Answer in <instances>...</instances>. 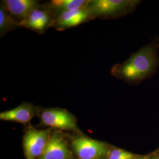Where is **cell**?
I'll list each match as a JSON object with an SVG mask.
<instances>
[{"label": "cell", "instance_id": "6da1fadb", "mask_svg": "<svg viewBox=\"0 0 159 159\" xmlns=\"http://www.w3.org/2000/svg\"><path fill=\"white\" fill-rule=\"evenodd\" d=\"M159 39L155 37L151 43L131 54L125 62L111 68V74L117 79L130 85H138L156 73L159 66Z\"/></svg>", "mask_w": 159, "mask_h": 159}, {"label": "cell", "instance_id": "7a4b0ae2", "mask_svg": "<svg viewBox=\"0 0 159 159\" xmlns=\"http://www.w3.org/2000/svg\"><path fill=\"white\" fill-rule=\"evenodd\" d=\"M141 2L139 0H89L87 8L94 18L117 19L133 13Z\"/></svg>", "mask_w": 159, "mask_h": 159}, {"label": "cell", "instance_id": "3957f363", "mask_svg": "<svg viewBox=\"0 0 159 159\" xmlns=\"http://www.w3.org/2000/svg\"><path fill=\"white\" fill-rule=\"evenodd\" d=\"M43 125L66 130L79 131L77 120L68 111L58 108L44 109L40 114Z\"/></svg>", "mask_w": 159, "mask_h": 159}, {"label": "cell", "instance_id": "277c9868", "mask_svg": "<svg viewBox=\"0 0 159 159\" xmlns=\"http://www.w3.org/2000/svg\"><path fill=\"white\" fill-rule=\"evenodd\" d=\"M50 136L51 133L49 129H29L23 139L24 152L27 159H39L43 153Z\"/></svg>", "mask_w": 159, "mask_h": 159}, {"label": "cell", "instance_id": "5b68a950", "mask_svg": "<svg viewBox=\"0 0 159 159\" xmlns=\"http://www.w3.org/2000/svg\"><path fill=\"white\" fill-rule=\"evenodd\" d=\"M72 144L80 159H96L107 153L104 143L86 137L75 138Z\"/></svg>", "mask_w": 159, "mask_h": 159}, {"label": "cell", "instance_id": "8992f818", "mask_svg": "<svg viewBox=\"0 0 159 159\" xmlns=\"http://www.w3.org/2000/svg\"><path fill=\"white\" fill-rule=\"evenodd\" d=\"M95 19L87 7L79 10L67 12L56 17L52 25V28L59 31L77 27L83 23Z\"/></svg>", "mask_w": 159, "mask_h": 159}, {"label": "cell", "instance_id": "52a82bcc", "mask_svg": "<svg viewBox=\"0 0 159 159\" xmlns=\"http://www.w3.org/2000/svg\"><path fill=\"white\" fill-rule=\"evenodd\" d=\"M54 20V18L50 12L41 6L32 12L25 20L20 22V25L21 27L42 34L52 27Z\"/></svg>", "mask_w": 159, "mask_h": 159}, {"label": "cell", "instance_id": "ba28073f", "mask_svg": "<svg viewBox=\"0 0 159 159\" xmlns=\"http://www.w3.org/2000/svg\"><path fill=\"white\" fill-rule=\"evenodd\" d=\"M0 5L17 21L21 22L41 4L38 0H2Z\"/></svg>", "mask_w": 159, "mask_h": 159}, {"label": "cell", "instance_id": "9c48e42d", "mask_svg": "<svg viewBox=\"0 0 159 159\" xmlns=\"http://www.w3.org/2000/svg\"><path fill=\"white\" fill-rule=\"evenodd\" d=\"M71 153L59 132L51 134L46 148L38 159H70Z\"/></svg>", "mask_w": 159, "mask_h": 159}, {"label": "cell", "instance_id": "30bf717a", "mask_svg": "<svg viewBox=\"0 0 159 159\" xmlns=\"http://www.w3.org/2000/svg\"><path fill=\"white\" fill-rule=\"evenodd\" d=\"M37 111V107L32 104L24 102L16 108L1 112L0 120L26 124L32 120Z\"/></svg>", "mask_w": 159, "mask_h": 159}, {"label": "cell", "instance_id": "8fae6325", "mask_svg": "<svg viewBox=\"0 0 159 159\" xmlns=\"http://www.w3.org/2000/svg\"><path fill=\"white\" fill-rule=\"evenodd\" d=\"M89 0H52L41 4L54 18L67 12L87 7Z\"/></svg>", "mask_w": 159, "mask_h": 159}, {"label": "cell", "instance_id": "7c38bea8", "mask_svg": "<svg viewBox=\"0 0 159 159\" xmlns=\"http://www.w3.org/2000/svg\"><path fill=\"white\" fill-rule=\"evenodd\" d=\"M21 28L20 22L10 15L4 8L0 5V36L6 34L18 29Z\"/></svg>", "mask_w": 159, "mask_h": 159}, {"label": "cell", "instance_id": "4fadbf2b", "mask_svg": "<svg viewBox=\"0 0 159 159\" xmlns=\"http://www.w3.org/2000/svg\"><path fill=\"white\" fill-rule=\"evenodd\" d=\"M132 154L121 149H114L108 154L107 159H134Z\"/></svg>", "mask_w": 159, "mask_h": 159}, {"label": "cell", "instance_id": "5bb4252c", "mask_svg": "<svg viewBox=\"0 0 159 159\" xmlns=\"http://www.w3.org/2000/svg\"><path fill=\"white\" fill-rule=\"evenodd\" d=\"M152 159L148 157H139V158H137V159Z\"/></svg>", "mask_w": 159, "mask_h": 159}]
</instances>
